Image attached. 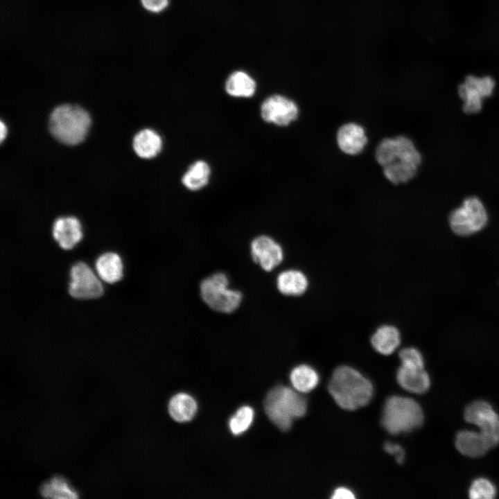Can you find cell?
Returning <instances> with one entry per match:
<instances>
[{
	"mask_svg": "<svg viewBox=\"0 0 499 499\" xmlns=\"http://www.w3.org/2000/svg\"><path fill=\"white\" fill-rule=\"evenodd\" d=\"M374 158L385 178L394 185L412 180L422 161L414 143L405 135L383 138L375 148Z\"/></svg>",
	"mask_w": 499,
	"mask_h": 499,
	"instance_id": "obj_1",
	"label": "cell"
},
{
	"mask_svg": "<svg viewBox=\"0 0 499 499\" xmlns=\"http://www.w3.org/2000/svg\"><path fill=\"white\" fill-rule=\"evenodd\" d=\"M328 390L335 403L346 410L367 405L374 394L371 382L353 367H338L329 382Z\"/></svg>",
	"mask_w": 499,
	"mask_h": 499,
	"instance_id": "obj_2",
	"label": "cell"
},
{
	"mask_svg": "<svg viewBox=\"0 0 499 499\" xmlns=\"http://www.w3.org/2000/svg\"><path fill=\"white\" fill-rule=\"evenodd\" d=\"M264 408L271 421L282 431H287L295 419L305 415L307 400L294 388L279 385L268 393Z\"/></svg>",
	"mask_w": 499,
	"mask_h": 499,
	"instance_id": "obj_3",
	"label": "cell"
},
{
	"mask_svg": "<svg viewBox=\"0 0 499 499\" xmlns=\"http://www.w3.org/2000/svg\"><path fill=\"white\" fill-rule=\"evenodd\" d=\"M91 119L86 110L78 105H62L51 114L49 129L52 135L67 145L82 142L87 134Z\"/></svg>",
	"mask_w": 499,
	"mask_h": 499,
	"instance_id": "obj_4",
	"label": "cell"
},
{
	"mask_svg": "<svg viewBox=\"0 0 499 499\" xmlns=\"http://www.w3.org/2000/svg\"><path fill=\"white\" fill-rule=\"evenodd\" d=\"M380 422L387 432L396 435L420 427L423 422V413L414 399L394 395L386 400Z\"/></svg>",
	"mask_w": 499,
	"mask_h": 499,
	"instance_id": "obj_5",
	"label": "cell"
},
{
	"mask_svg": "<svg viewBox=\"0 0 499 499\" xmlns=\"http://www.w3.org/2000/svg\"><path fill=\"white\" fill-rule=\"evenodd\" d=\"M226 274L218 272L204 278L200 285L202 300L213 310L229 314L236 310L243 300V294L229 288Z\"/></svg>",
	"mask_w": 499,
	"mask_h": 499,
	"instance_id": "obj_6",
	"label": "cell"
},
{
	"mask_svg": "<svg viewBox=\"0 0 499 499\" xmlns=\"http://www.w3.org/2000/svg\"><path fill=\"white\" fill-rule=\"evenodd\" d=\"M67 291L75 299L94 300L105 294V285L92 266L85 261L78 260L69 268Z\"/></svg>",
	"mask_w": 499,
	"mask_h": 499,
	"instance_id": "obj_7",
	"label": "cell"
},
{
	"mask_svg": "<svg viewBox=\"0 0 499 499\" xmlns=\"http://www.w3.org/2000/svg\"><path fill=\"white\" fill-rule=\"evenodd\" d=\"M487 220V213L481 200L476 197H469L450 213L449 224L455 234L469 236L482 229Z\"/></svg>",
	"mask_w": 499,
	"mask_h": 499,
	"instance_id": "obj_8",
	"label": "cell"
},
{
	"mask_svg": "<svg viewBox=\"0 0 499 499\" xmlns=\"http://www.w3.org/2000/svg\"><path fill=\"white\" fill-rule=\"evenodd\" d=\"M262 120L278 127H288L299 116L297 103L287 96L274 94L266 97L260 106Z\"/></svg>",
	"mask_w": 499,
	"mask_h": 499,
	"instance_id": "obj_9",
	"label": "cell"
},
{
	"mask_svg": "<svg viewBox=\"0 0 499 499\" xmlns=\"http://www.w3.org/2000/svg\"><path fill=\"white\" fill-rule=\"evenodd\" d=\"M494 88L495 81L491 76H467L458 87L459 96L463 100V111L468 114L480 112L483 100L493 94Z\"/></svg>",
	"mask_w": 499,
	"mask_h": 499,
	"instance_id": "obj_10",
	"label": "cell"
},
{
	"mask_svg": "<svg viewBox=\"0 0 499 499\" xmlns=\"http://www.w3.org/2000/svg\"><path fill=\"white\" fill-rule=\"evenodd\" d=\"M466 422L475 425L493 446L499 444V415L487 401L478 400L466 407Z\"/></svg>",
	"mask_w": 499,
	"mask_h": 499,
	"instance_id": "obj_11",
	"label": "cell"
},
{
	"mask_svg": "<svg viewBox=\"0 0 499 499\" xmlns=\"http://www.w3.org/2000/svg\"><path fill=\"white\" fill-rule=\"evenodd\" d=\"M250 254L254 262L266 272L280 265L284 256L281 245L267 235H260L252 240Z\"/></svg>",
	"mask_w": 499,
	"mask_h": 499,
	"instance_id": "obj_12",
	"label": "cell"
},
{
	"mask_svg": "<svg viewBox=\"0 0 499 499\" xmlns=\"http://www.w3.org/2000/svg\"><path fill=\"white\" fill-rule=\"evenodd\" d=\"M51 235L63 250H71L85 236L84 229L79 219L75 216H60L52 224Z\"/></svg>",
	"mask_w": 499,
	"mask_h": 499,
	"instance_id": "obj_13",
	"label": "cell"
},
{
	"mask_svg": "<svg viewBox=\"0 0 499 499\" xmlns=\"http://www.w3.org/2000/svg\"><path fill=\"white\" fill-rule=\"evenodd\" d=\"M335 142L343 154L356 156L365 150L368 137L362 125L356 122H347L337 129Z\"/></svg>",
	"mask_w": 499,
	"mask_h": 499,
	"instance_id": "obj_14",
	"label": "cell"
},
{
	"mask_svg": "<svg viewBox=\"0 0 499 499\" xmlns=\"http://www.w3.org/2000/svg\"><path fill=\"white\" fill-rule=\"evenodd\" d=\"M94 269L103 282L113 285L124 277V262L121 256L115 251L108 250L100 254L96 259Z\"/></svg>",
	"mask_w": 499,
	"mask_h": 499,
	"instance_id": "obj_15",
	"label": "cell"
},
{
	"mask_svg": "<svg viewBox=\"0 0 499 499\" xmlns=\"http://www.w3.org/2000/svg\"><path fill=\"white\" fill-rule=\"evenodd\" d=\"M455 446L462 454L476 457L486 454L494 447L491 442L480 431L462 430L456 435Z\"/></svg>",
	"mask_w": 499,
	"mask_h": 499,
	"instance_id": "obj_16",
	"label": "cell"
},
{
	"mask_svg": "<svg viewBox=\"0 0 499 499\" xmlns=\"http://www.w3.org/2000/svg\"><path fill=\"white\" fill-rule=\"evenodd\" d=\"M256 89V80L244 70L232 71L225 82L226 93L233 98H250L254 96Z\"/></svg>",
	"mask_w": 499,
	"mask_h": 499,
	"instance_id": "obj_17",
	"label": "cell"
},
{
	"mask_svg": "<svg viewBox=\"0 0 499 499\" xmlns=\"http://www.w3.org/2000/svg\"><path fill=\"white\" fill-rule=\"evenodd\" d=\"M132 146L137 156L144 159H150L161 152L163 139L155 130L145 128L135 134Z\"/></svg>",
	"mask_w": 499,
	"mask_h": 499,
	"instance_id": "obj_18",
	"label": "cell"
},
{
	"mask_svg": "<svg viewBox=\"0 0 499 499\" xmlns=\"http://www.w3.org/2000/svg\"><path fill=\"white\" fill-rule=\"evenodd\" d=\"M396 380L404 389L417 394L426 392L430 386V379L424 369H410L401 365L396 371Z\"/></svg>",
	"mask_w": 499,
	"mask_h": 499,
	"instance_id": "obj_19",
	"label": "cell"
},
{
	"mask_svg": "<svg viewBox=\"0 0 499 499\" xmlns=\"http://www.w3.org/2000/svg\"><path fill=\"white\" fill-rule=\"evenodd\" d=\"M277 288L283 295L297 297L305 293L308 288L306 275L299 270L289 269L280 272L277 277Z\"/></svg>",
	"mask_w": 499,
	"mask_h": 499,
	"instance_id": "obj_20",
	"label": "cell"
},
{
	"mask_svg": "<svg viewBox=\"0 0 499 499\" xmlns=\"http://www.w3.org/2000/svg\"><path fill=\"white\" fill-rule=\"evenodd\" d=\"M211 168L207 161L198 159L190 164L181 177V183L187 190L193 192L205 188L209 183Z\"/></svg>",
	"mask_w": 499,
	"mask_h": 499,
	"instance_id": "obj_21",
	"label": "cell"
},
{
	"mask_svg": "<svg viewBox=\"0 0 499 499\" xmlns=\"http://www.w3.org/2000/svg\"><path fill=\"white\" fill-rule=\"evenodd\" d=\"M401 334L399 329L389 324L379 326L371 337L373 348L385 356L392 354L399 346Z\"/></svg>",
	"mask_w": 499,
	"mask_h": 499,
	"instance_id": "obj_22",
	"label": "cell"
},
{
	"mask_svg": "<svg viewBox=\"0 0 499 499\" xmlns=\"http://www.w3.org/2000/svg\"><path fill=\"white\" fill-rule=\"evenodd\" d=\"M197 403L195 399L185 393L173 396L168 403V412L176 421L186 422L191 420L195 414Z\"/></svg>",
	"mask_w": 499,
	"mask_h": 499,
	"instance_id": "obj_23",
	"label": "cell"
},
{
	"mask_svg": "<svg viewBox=\"0 0 499 499\" xmlns=\"http://www.w3.org/2000/svg\"><path fill=\"white\" fill-rule=\"evenodd\" d=\"M290 380L296 391L306 394L317 386L319 376L313 367L304 364L295 367L291 371Z\"/></svg>",
	"mask_w": 499,
	"mask_h": 499,
	"instance_id": "obj_24",
	"label": "cell"
},
{
	"mask_svg": "<svg viewBox=\"0 0 499 499\" xmlns=\"http://www.w3.org/2000/svg\"><path fill=\"white\" fill-rule=\"evenodd\" d=\"M40 493L44 498H77L78 491L74 489L67 480L55 475L49 481L44 482L40 488Z\"/></svg>",
	"mask_w": 499,
	"mask_h": 499,
	"instance_id": "obj_25",
	"label": "cell"
},
{
	"mask_svg": "<svg viewBox=\"0 0 499 499\" xmlns=\"http://www.w3.org/2000/svg\"><path fill=\"white\" fill-rule=\"evenodd\" d=\"M254 418V411L250 406H243L229 420V428L234 435H238L250 426Z\"/></svg>",
	"mask_w": 499,
	"mask_h": 499,
	"instance_id": "obj_26",
	"label": "cell"
},
{
	"mask_svg": "<svg viewBox=\"0 0 499 499\" xmlns=\"http://www.w3.org/2000/svg\"><path fill=\"white\" fill-rule=\"evenodd\" d=\"M496 493L494 484L484 478L475 479L469 489V496L472 499H492Z\"/></svg>",
	"mask_w": 499,
	"mask_h": 499,
	"instance_id": "obj_27",
	"label": "cell"
},
{
	"mask_svg": "<svg viewBox=\"0 0 499 499\" xmlns=\"http://www.w3.org/2000/svg\"><path fill=\"white\" fill-rule=\"evenodd\" d=\"M401 366L410 369H424V361L420 351L416 348L408 347L399 352Z\"/></svg>",
	"mask_w": 499,
	"mask_h": 499,
	"instance_id": "obj_28",
	"label": "cell"
},
{
	"mask_svg": "<svg viewBox=\"0 0 499 499\" xmlns=\"http://www.w3.org/2000/svg\"><path fill=\"white\" fill-rule=\"evenodd\" d=\"M142 7L148 12L158 14L165 10L170 0H139Z\"/></svg>",
	"mask_w": 499,
	"mask_h": 499,
	"instance_id": "obj_29",
	"label": "cell"
},
{
	"mask_svg": "<svg viewBox=\"0 0 499 499\" xmlns=\"http://www.w3.org/2000/svg\"><path fill=\"white\" fill-rule=\"evenodd\" d=\"M384 450L394 456L395 459L399 464L403 462L405 459V450L398 444L386 441L383 446Z\"/></svg>",
	"mask_w": 499,
	"mask_h": 499,
	"instance_id": "obj_30",
	"label": "cell"
},
{
	"mask_svg": "<svg viewBox=\"0 0 499 499\" xmlns=\"http://www.w3.org/2000/svg\"><path fill=\"white\" fill-rule=\"evenodd\" d=\"M331 498L333 499H353L355 495L347 487H338L333 491Z\"/></svg>",
	"mask_w": 499,
	"mask_h": 499,
	"instance_id": "obj_31",
	"label": "cell"
},
{
	"mask_svg": "<svg viewBox=\"0 0 499 499\" xmlns=\"http://www.w3.org/2000/svg\"><path fill=\"white\" fill-rule=\"evenodd\" d=\"M1 141H3V140L5 139L6 134H7V129L6 125L3 123V121H1Z\"/></svg>",
	"mask_w": 499,
	"mask_h": 499,
	"instance_id": "obj_32",
	"label": "cell"
}]
</instances>
